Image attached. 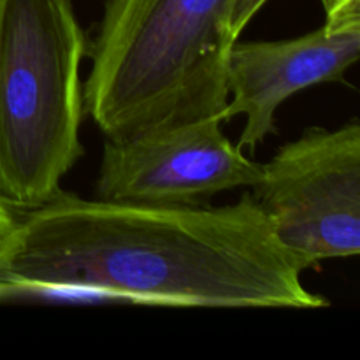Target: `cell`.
Wrapping results in <instances>:
<instances>
[{
    "mask_svg": "<svg viewBox=\"0 0 360 360\" xmlns=\"http://www.w3.org/2000/svg\"><path fill=\"white\" fill-rule=\"evenodd\" d=\"M0 248V297L109 295L186 308L319 309L252 193L227 206H157L62 192Z\"/></svg>",
    "mask_w": 360,
    "mask_h": 360,
    "instance_id": "6da1fadb",
    "label": "cell"
},
{
    "mask_svg": "<svg viewBox=\"0 0 360 360\" xmlns=\"http://www.w3.org/2000/svg\"><path fill=\"white\" fill-rule=\"evenodd\" d=\"M234 0H105L90 44L84 109L122 141L227 108Z\"/></svg>",
    "mask_w": 360,
    "mask_h": 360,
    "instance_id": "7a4b0ae2",
    "label": "cell"
},
{
    "mask_svg": "<svg viewBox=\"0 0 360 360\" xmlns=\"http://www.w3.org/2000/svg\"><path fill=\"white\" fill-rule=\"evenodd\" d=\"M88 53L70 0H0V197L16 210L60 195L84 155Z\"/></svg>",
    "mask_w": 360,
    "mask_h": 360,
    "instance_id": "3957f363",
    "label": "cell"
},
{
    "mask_svg": "<svg viewBox=\"0 0 360 360\" xmlns=\"http://www.w3.org/2000/svg\"><path fill=\"white\" fill-rule=\"evenodd\" d=\"M253 199L302 269L360 252V123L309 127L260 164Z\"/></svg>",
    "mask_w": 360,
    "mask_h": 360,
    "instance_id": "277c9868",
    "label": "cell"
},
{
    "mask_svg": "<svg viewBox=\"0 0 360 360\" xmlns=\"http://www.w3.org/2000/svg\"><path fill=\"white\" fill-rule=\"evenodd\" d=\"M218 116L105 139L95 197L112 202L197 206L227 190L250 186L260 164L221 130Z\"/></svg>",
    "mask_w": 360,
    "mask_h": 360,
    "instance_id": "5b68a950",
    "label": "cell"
},
{
    "mask_svg": "<svg viewBox=\"0 0 360 360\" xmlns=\"http://www.w3.org/2000/svg\"><path fill=\"white\" fill-rule=\"evenodd\" d=\"M323 25L281 41H236L229 51V102L221 122L245 116L238 148L253 151L276 134V111L309 86L343 81L360 55V0H320Z\"/></svg>",
    "mask_w": 360,
    "mask_h": 360,
    "instance_id": "8992f818",
    "label": "cell"
},
{
    "mask_svg": "<svg viewBox=\"0 0 360 360\" xmlns=\"http://www.w3.org/2000/svg\"><path fill=\"white\" fill-rule=\"evenodd\" d=\"M269 0H234L231 13V34L238 41L250 21L255 18V14L262 9Z\"/></svg>",
    "mask_w": 360,
    "mask_h": 360,
    "instance_id": "52a82bcc",
    "label": "cell"
},
{
    "mask_svg": "<svg viewBox=\"0 0 360 360\" xmlns=\"http://www.w3.org/2000/svg\"><path fill=\"white\" fill-rule=\"evenodd\" d=\"M16 220H18L16 207L7 204L6 200L0 197V248H2L4 243L7 241L9 234L13 232L14 225H16Z\"/></svg>",
    "mask_w": 360,
    "mask_h": 360,
    "instance_id": "ba28073f",
    "label": "cell"
}]
</instances>
